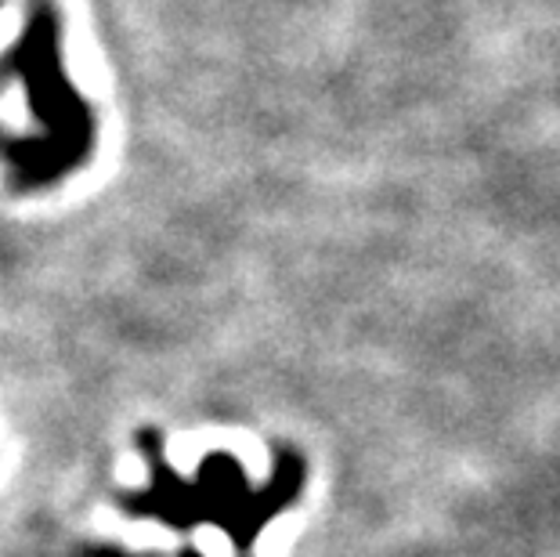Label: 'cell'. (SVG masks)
Instances as JSON below:
<instances>
[{
    "label": "cell",
    "instance_id": "6da1fadb",
    "mask_svg": "<svg viewBox=\"0 0 560 557\" xmlns=\"http://www.w3.org/2000/svg\"><path fill=\"white\" fill-rule=\"evenodd\" d=\"M83 557H127V554L113 547H98V550H83Z\"/></svg>",
    "mask_w": 560,
    "mask_h": 557
},
{
    "label": "cell",
    "instance_id": "7a4b0ae2",
    "mask_svg": "<svg viewBox=\"0 0 560 557\" xmlns=\"http://www.w3.org/2000/svg\"><path fill=\"white\" fill-rule=\"evenodd\" d=\"M182 557H199V554H192V550H185V554H182Z\"/></svg>",
    "mask_w": 560,
    "mask_h": 557
}]
</instances>
